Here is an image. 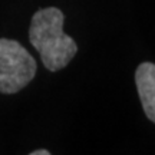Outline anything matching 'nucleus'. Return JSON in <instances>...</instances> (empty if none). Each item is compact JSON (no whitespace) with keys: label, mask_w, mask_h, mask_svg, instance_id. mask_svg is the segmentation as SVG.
<instances>
[{"label":"nucleus","mask_w":155,"mask_h":155,"mask_svg":"<svg viewBox=\"0 0 155 155\" xmlns=\"http://www.w3.org/2000/svg\"><path fill=\"white\" fill-rule=\"evenodd\" d=\"M135 82L147 116L155 124V65L145 62L135 73Z\"/></svg>","instance_id":"7ed1b4c3"},{"label":"nucleus","mask_w":155,"mask_h":155,"mask_svg":"<svg viewBox=\"0 0 155 155\" xmlns=\"http://www.w3.org/2000/svg\"><path fill=\"white\" fill-rule=\"evenodd\" d=\"M63 20L65 16L59 9L46 7L35 13L29 29L30 43L52 72L65 68L78 52L76 42L63 32Z\"/></svg>","instance_id":"f257e3e1"},{"label":"nucleus","mask_w":155,"mask_h":155,"mask_svg":"<svg viewBox=\"0 0 155 155\" xmlns=\"http://www.w3.org/2000/svg\"><path fill=\"white\" fill-rule=\"evenodd\" d=\"M50 152L46 150H38V151H33L32 152V155H49Z\"/></svg>","instance_id":"20e7f679"},{"label":"nucleus","mask_w":155,"mask_h":155,"mask_svg":"<svg viewBox=\"0 0 155 155\" xmlns=\"http://www.w3.org/2000/svg\"><path fill=\"white\" fill-rule=\"evenodd\" d=\"M36 73V62L16 40L0 39V92L16 94Z\"/></svg>","instance_id":"f03ea898"}]
</instances>
